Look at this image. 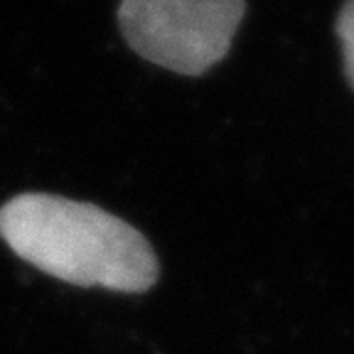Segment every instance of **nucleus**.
Returning a JSON list of instances; mask_svg holds the SVG:
<instances>
[{"label":"nucleus","mask_w":354,"mask_h":354,"mask_svg":"<svg viewBox=\"0 0 354 354\" xmlns=\"http://www.w3.org/2000/svg\"><path fill=\"white\" fill-rule=\"evenodd\" d=\"M337 37L342 44L344 74H347L349 86L354 88V0H347L337 17Z\"/></svg>","instance_id":"obj_3"},{"label":"nucleus","mask_w":354,"mask_h":354,"mask_svg":"<svg viewBox=\"0 0 354 354\" xmlns=\"http://www.w3.org/2000/svg\"><path fill=\"white\" fill-rule=\"evenodd\" d=\"M246 0H121L118 25L143 59L199 77L224 59Z\"/></svg>","instance_id":"obj_2"},{"label":"nucleus","mask_w":354,"mask_h":354,"mask_svg":"<svg viewBox=\"0 0 354 354\" xmlns=\"http://www.w3.org/2000/svg\"><path fill=\"white\" fill-rule=\"evenodd\" d=\"M0 236L22 261L82 288L143 293L158 259L140 232L88 202L28 192L0 207Z\"/></svg>","instance_id":"obj_1"}]
</instances>
